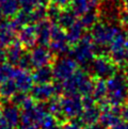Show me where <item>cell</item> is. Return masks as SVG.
<instances>
[{
	"instance_id": "39",
	"label": "cell",
	"mask_w": 128,
	"mask_h": 129,
	"mask_svg": "<svg viewBox=\"0 0 128 129\" xmlns=\"http://www.w3.org/2000/svg\"><path fill=\"white\" fill-rule=\"evenodd\" d=\"M122 4V10L128 13V0H121Z\"/></svg>"
},
{
	"instance_id": "25",
	"label": "cell",
	"mask_w": 128,
	"mask_h": 129,
	"mask_svg": "<svg viewBox=\"0 0 128 129\" xmlns=\"http://www.w3.org/2000/svg\"><path fill=\"white\" fill-rule=\"evenodd\" d=\"M68 7L77 16H81L90 10V0H71Z\"/></svg>"
},
{
	"instance_id": "9",
	"label": "cell",
	"mask_w": 128,
	"mask_h": 129,
	"mask_svg": "<svg viewBox=\"0 0 128 129\" xmlns=\"http://www.w3.org/2000/svg\"><path fill=\"white\" fill-rule=\"evenodd\" d=\"M31 54V60H32V64L33 67H40V66H44V65H49L52 62L53 59V53L51 50H49L46 48V46H38L35 47Z\"/></svg>"
},
{
	"instance_id": "32",
	"label": "cell",
	"mask_w": 128,
	"mask_h": 129,
	"mask_svg": "<svg viewBox=\"0 0 128 129\" xmlns=\"http://www.w3.org/2000/svg\"><path fill=\"white\" fill-rule=\"evenodd\" d=\"M27 98H28V96H27V94L25 93V92H21V93H19V94L15 93L12 96V104L17 106V107H19V106L24 105V103L27 100Z\"/></svg>"
},
{
	"instance_id": "28",
	"label": "cell",
	"mask_w": 128,
	"mask_h": 129,
	"mask_svg": "<svg viewBox=\"0 0 128 129\" xmlns=\"http://www.w3.org/2000/svg\"><path fill=\"white\" fill-rule=\"evenodd\" d=\"M15 68L12 67V64L10 63H1L0 64V82L4 80H8L10 78H13Z\"/></svg>"
},
{
	"instance_id": "35",
	"label": "cell",
	"mask_w": 128,
	"mask_h": 129,
	"mask_svg": "<svg viewBox=\"0 0 128 129\" xmlns=\"http://www.w3.org/2000/svg\"><path fill=\"white\" fill-rule=\"evenodd\" d=\"M49 1L58 4V6H60L61 8H66V7L70 6L71 0H49Z\"/></svg>"
},
{
	"instance_id": "10",
	"label": "cell",
	"mask_w": 128,
	"mask_h": 129,
	"mask_svg": "<svg viewBox=\"0 0 128 129\" xmlns=\"http://www.w3.org/2000/svg\"><path fill=\"white\" fill-rule=\"evenodd\" d=\"M51 27L52 22L47 18L36 22V44H39L40 46H49L50 40H51Z\"/></svg>"
},
{
	"instance_id": "18",
	"label": "cell",
	"mask_w": 128,
	"mask_h": 129,
	"mask_svg": "<svg viewBox=\"0 0 128 129\" xmlns=\"http://www.w3.org/2000/svg\"><path fill=\"white\" fill-rule=\"evenodd\" d=\"M84 31H85V28L82 25V22L80 20H77L74 25L71 26L68 29H66L67 42L71 45H75L84 35Z\"/></svg>"
},
{
	"instance_id": "1",
	"label": "cell",
	"mask_w": 128,
	"mask_h": 129,
	"mask_svg": "<svg viewBox=\"0 0 128 129\" xmlns=\"http://www.w3.org/2000/svg\"><path fill=\"white\" fill-rule=\"evenodd\" d=\"M107 100L112 107H121L128 100V77L115 73L107 80Z\"/></svg>"
},
{
	"instance_id": "8",
	"label": "cell",
	"mask_w": 128,
	"mask_h": 129,
	"mask_svg": "<svg viewBox=\"0 0 128 129\" xmlns=\"http://www.w3.org/2000/svg\"><path fill=\"white\" fill-rule=\"evenodd\" d=\"M77 67H78V63L73 58L61 57L52 66L53 78H56L58 81L66 80L77 71Z\"/></svg>"
},
{
	"instance_id": "16",
	"label": "cell",
	"mask_w": 128,
	"mask_h": 129,
	"mask_svg": "<svg viewBox=\"0 0 128 129\" xmlns=\"http://www.w3.org/2000/svg\"><path fill=\"white\" fill-rule=\"evenodd\" d=\"M15 32L10 20H3L0 24V47H8L15 40Z\"/></svg>"
},
{
	"instance_id": "44",
	"label": "cell",
	"mask_w": 128,
	"mask_h": 129,
	"mask_svg": "<svg viewBox=\"0 0 128 129\" xmlns=\"http://www.w3.org/2000/svg\"><path fill=\"white\" fill-rule=\"evenodd\" d=\"M0 103H1V99H0Z\"/></svg>"
},
{
	"instance_id": "15",
	"label": "cell",
	"mask_w": 128,
	"mask_h": 129,
	"mask_svg": "<svg viewBox=\"0 0 128 129\" xmlns=\"http://www.w3.org/2000/svg\"><path fill=\"white\" fill-rule=\"evenodd\" d=\"M13 79L15 80V83L17 86V90L21 92H27L31 90L33 86V78L32 75L28 73V71L25 70H15L13 74Z\"/></svg>"
},
{
	"instance_id": "5",
	"label": "cell",
	"mask_w": 128,
	"mask_h": 129,
	"mask_svg": "<svg viewBox=\"0 0 128 129\" xmlns=\"http://www.w3.org/2000/svg\"><path fill=\"white\" fill-rule=\"evenodd\" d=\"M109 54L116 65H124L128 62V38L122 31L109 45Z\"/></svg>"
},
{
	"instance_id": "29",
	"label": "cell",
	"mask_w": 128,
	"mask_h": 129,
	"mask_svg": "<svg viewBox=\"0 0 128 129\" xmlns=\"http://www.w3.org/2000/svg\"><path fill=\"white\" fill-rule=\"evenodd\" d=\"M40 126L42 129H56L57 126V121H56V117L53 115H46L44 117V119L41 122Z\"/></svg>"
},
{
	"instance_id": "12",
	"label": "cell",
	"mask_w": 128,
	"mask_h": 129,
	"mask_svg": "<svg viewBox=\"0 0 128 129\" xmlns=\"http://www.w3.org/2000/svg\"><path fill=\"white\" fill-rule=\"evenodd\" d=\"M121 109L120 107H111L103 110L99 116L98 123L104 128H111L121 122Z\"/></svg>"
},
{
	"instance_id": "40",
	"label": "cell",
	"mask_w": 128,
	"mask_h": 129,
	"mask_svg": "<svg viewBox=\"0 0 128 129\" xmlns=\"http://www.w3.org/2000/svg\"><path fill=\"white\" fill-rule=\"evenodd\" d=\"M19 129H35V125H24V124H21V127H19Z\"/></svg>"
},
{
	"instance_id": "21",
	"label": "cell",
	"mask_w": 128,
	"mask_h": 129,
	"mask_svg": "<svg viewBox=\"0 0 128 129\" xmlns=\"http://www.w3.org/2000/svg\"><path fill=\"white\" fill-rule=\"evenodd\" d=\"M77 16L73 10L70 7H66V8H63L62 11H61V14L58 18V21L57 24L60 25L63 29H68L71 26H73L75 22L78 20L77 19Z\"/></svg>"
},
{
	"instance_id": "23",
	"label": "cell",
	"mask_w": 128,
	"mask_h": 129,
	"mask_svg": "<svg viewBox=\"0 0 128 129\" xmlns=\"http://www.w3.org/2000/svg\"><path fill=\"white\" fill-rule=\"evenodd\" d=\"M99 16H100L99 10H89L83 15H81L80 21L82 22V25L84 26L85 29H89L92 28L95 24H97L99 20Z\"/></svg>"
},
{
	"instance_id": "19",
	"label": "cell",
	"mask_w": 128,
	"mask_h": 129,
	"mask_svg": "<svg viewBox=\"0 0 128 129\" xmlns=\"http://www.w3.org/2000/svg\"><path fill=\"white\" fill-rule=\"evenodd\" d=\"M32 78L35 83H48L53 78L52 67H50V65L36 67V70L32 73Z\"/></svg>"
},
{
	"instance_id": "3",
	"label": "cell",
	"mask_w": 128,
	"mask_h": 129,
	"mask_svg": "<svg viewBox=\"0 0 128 129\" xmlns=\"http://www.w3.org/2000/svg\"><path fill=\"white\" fill-rule=\"evenodd\" d=\"M96 51L97 45L95 44L91 34H84L79 42L74 45V48L71 49L70 53L78 64L82 66H89L96 57Z\"/></svg>"
},
{
	"instance_id": "36",
	"label": "cell",
	"mask_w": 128,
	"mask_h": 129,
	"mask_svg": "<svg viewBox=\"0 0 128 129\" xmlns=\"http://www.w3.org/2000/svg\"><path fill=\"white\" fill-rule=\"evenodd\" d=\"M109 129H128V123L127 122H120L116 124L115 126H113Z\"/></svg>"
},
{
	"instance_id": "13",
	"label": "cell",
	"mask_w": 128,
	"mask_h": 129,
	"mask_svg": "<svg viewBox=\"0 0 128 129\" xmlns=\"http://www.w3.org/2000/svg\"><path fill=\"white\" fill-rule=\"evenodd\" d=\"M18 41L24 47L32 48L36 44V30L35 25H26L18 32Z\"/></svg>"
},
{
	"instance_id": "26",
	"label": "cell",
	"mask_w": 128,
	"mask_h": 129,
	"mask_svg": "<svg viewBox=\"0 0 128 129\" xmlns=\"http://www.w3.org/2000/svg\"><path fill=\"white\" fill-rule=\"evenodd\" d=\"M62 9L60 6L53 3V2H50L47 4V8H46V15H47V19H49L50 21L54 24V22L58 21V18L61 14V11Z\"/></svg>"
},
{
	"instance_id": "43",
	"label": "cell",
	"mask_w": 128,
	"mask_h": 129,
	"mask_svg": "<svg viewBox=\"0 0 128 129\" xmlns=\"http://www.w3.org/2000/svg\"><path fill=\"white\" fill-rule=\"evenodd\" d=\"M56 129H60V128H58V127H57V128H56Z\"/></svg>"
},
{
	"instance_id": "38",
	"label": "cell",
	"mask_w": 128,
	"mask_h": 129,
	"mask_svg": "<svg viewBox=\"0 0 128 129\" xmlns=\"http://www.w3.org/2000/svg\"><path fill=\"white\" fill-rule=\"evenodd\" d=\"M7 60V54L4 52V50L2 49V47H0V64L3 63Z\"/></svg>"
},
{
	"instance_id": "17",
	"label": "cell",
	"mask_w": 128,
	"mask_h": 129,
	"mask_svg": "<svg viewBox=\"0 0 128 129\" xmlns=\"http://www.w3.org/2000/svg\"><path fill=\"white\" fill-rule=\"evenodd\" d=\"M24 46L21 45L19 41H13V42L7 47V60L12 65L18 64V61L24 54Z\"/></svg>"
},
{
	"instance_id": "30",
	"label": "cell",
	"mask_w": 128,
	"mask_h": 129,
	"mask_svg": "<svg viewBox=\"0 0 128 129\" xmlns=\"http://www.w3.org/2000/svg\"><path fill=\"white\" fill-rule=\"evenodd\" d=\"M18 66H19L21 70L25 71H29L31 67H33V64H32V60H31V54L30 53H24L21 56V58L18 61Z\"/></svg>"
},
{
	"instance_id": "2",
	"label": "cell",
	"mask_w": 128,
	"mask_h": 129,
	"mask_svg": "<svg viewBox=\"0 0 128 129\" xmlns=\"http://www.w3.org/2000/svg\"><path fill=\"white\" fill-rule=\"evenodd\" d=\"M94 82L85 72L77 70L70 78L63 81V92L65 95H92Z\"/></svg>"
},
{
	"instance_id": "7",
	"label": "cell",
	"mask_w": 128,
	"mask_h": 129,
	"mask_svg": "<svg viewBox=\"0 0 128 129\" xmlns=\"http://www.w3.org/2000/svg\"><path fill=\"white\" fill-rule=\"evenodd\" d=\"M61 108L64 118H78L83 110L80 95H65L63 98H61Z\"/></svg>"
},
{
	"instance_id": "45",
	"label": "cell",
	"mask_w": 128,
	"mask_h": 129,
	"mask_svg": "<svg viewBox=\"0 0 128 129\" xmlns=\"http://www.w3.org/2000/svg\"><path fill=\"white\" fill-rule=\"evenodd\" d=\"M86 129H89V128H86Z\"/></svg>"
},
{
	"instance_id": "41",
	"label": "cell",
	"mask_w": 128,
	"mask_h": 129,
	"mask_svg": "<svg viewBox=\"0 0 128 129\" xmlns=\"http://www.w3.org/2000/svg\"><path fill=\"white\" fill-rule=\"evenodd\" d=\"M3 17H4V14H3L2 10H1V8H0V24L3 21Z\"/></svg>"
},
{
	"instance_id": "6",
	"label": "cell",
	"mask_w": 128,
	"mask_h": 129,
	"mask_svg": "<svg viewBox=\"0 0 128 129\" xmlns=\"http://www.w3.org/2000/svg\"><path fill=\"white\" fill-rule=\"evenodd\" d=\"M90 67L95 77L107 79L116 73L117 65L110 57L102 54V56H97L93 59V61L90 64Z\"/></svg>"
},
{
	"instance_id": "24",
	"label": "cell",
	"mask_w": 128,
	"mask_h": 129,
	"mask_svg": "<svg viewBox=\"0 0 128 129\" xmlns=\"http://www.w3.org/2000/svg\"><path fill=\"white\" fill-rule=\"evenodd\" d=\"M17 86L15 83V80L13 78H10L8 80H4L0 84V96L4 98L12 97L16 93Z\"/></svg>"
},
{
	"instance_id": "37",
	"label": "cell",
	"mask_w": 128,
	"mask_h": 129,
	"mask_svg": "<svg viewBox=\"0 0 128 129\" xmlns=\"http://www.w3.org/2000/svg\"><path fill=\"white\" fill-rule=\"evenodd\" d=\"M121 116L125 119V122L128 123V105H126L124 108L121 110Z\"/></svg>"
},
{
	"instance_id": "14",
	"label": "cell",
	"mask_w": 128,
	"mask_h": 129,
	"mask_svg": "<svg viewBox=\"0 0 128 129\" xmlns=\"http://www.w3.org/2000/svg\"><path fill=\"white\" fill-rule=\"evenodd\" d=\"M100 113H102V110L99 109L98 105H95L90 108H83L81 114L78 117V119H79L78 122L82 126H85V127L94 125V124L98 123Z\"/></svg>"
},
{
	"instance_id": "27",
	"label": "cell",
	"mask_w": 128,
	"mask_h": 129,
	"mask_svg": "<svg viewBox=\"0 0 128 129\" xmlns=\"http://www.w3.org/2000/svg\"><path fill=\"white\" fill-rule=\"evenodd\" d=\"M46 8H47V6L42 4V3H39L38 6H36L33 9V10L30 12V14H31V20H32L33 24H36V22H39L41 20L45 19V18H47Z\"/></svg>"
},
{
	"instance_id": "22",
	"label": "cell",
	"mask_w": 128,
	"mask_h": 129,
	"mask_svg": "<svg viewBox=\"0 0 128 129\" xmlns=\"http://www.w3.org/2000/svg\"><path fill=\"white\" fill-rule=\"evenodd\" d=\"M107 81L102 78H97L96 81L94 82V89H93V97L97 100L100 101L103 99L107 98Z\"/></svg>"
},
{
	"instance_id": "20",
	"label": "cell",
	"mask_w": 128,
	"mask_h": 129,
	"mask_svg": "<svg viewBox=\"0 0 128 129\" xmlns=\"http://www.w3.org/2000/svg\"><path fill=\"white\" fill-rule=\"evenodd\" d=\"M2 116L11 127H16L20 121V114L18 112L17 106L13 104H9L4 106L2 110Z\"/></svg>"
},
{
	"instance_id": "11",
	"label": "cell",
	"mask_w": 128,
	"mask_h": 129,
	"mask_svg": "<svg viewBox=\"0 0 128 129\" xmlns=\"http://www.w3.org/2000/svg\"><path fill=\"white\" fill-rule=\"evenodd\" d=\"M57 95L54 84L48 83H36L35 86L31 87V96L32 98L38 101H47L51 97Z\"/></svg>"
},
{
	"instance_id": "33",
	"label": "cell",
	"mask_w": 128,
	"mask_h": 129,
	"mask_svg": "<svg viewBox=\"0 0 128 129\" xmlns=\"http://www.w3.org/2000/svg\"><path fill=\"white\" fill-rule=\"evenodd\" d=\"M81 101H82V106H83V108H90V107H93V106L96 105V104H95L96 99L93 97V95H85V96H82Z\"/></svg>"
},
{
	"instance_id": "4",
	"label": "cell",
	"mask_w": 128,
	"mask_h": 129,
	"mask_svg": "<svg viewBox=\"0 0 128 129\" xmlns=\"http://www.w3.org/2000/svg\"><path fill=\"white\" fill-rule=\"evenodd\" d=\"M91 36L97 47H109V45L112 43L114 38L121 32V29L115 26L108 25L105 22H97L92 28Z\"/></svg>"
},
{
	"instance_id": "34",
	"label": "cell",
	"mask_w": 128,
	"mask_h": 129,
	"mask_svg": "<svg viewBox=\"0 0 128 129\" xmlns=\"http://www.w3.org/2000/svg\"><path fill=\"white\" fill-rule=\"evenodd\" d=\"M63 129H82V125L79 122H70L64 125Z\"/></svg>"
},
{
	"instance_id": "31",
	"label": "cell",
	"mask_w": 128,
	"mask_h": 129,
	"mask_svg": "<svg viewBox=\"0 0 128 129\" xmlns=\"http://www.w3.org/2000/svg\"><path fill=\"white\" fill-rule=\"evenodd\" d=\"M18 2L21 10H25L27 12H31L40 3L39 0H18Z\"/></svg>"
},
{
	"instance_id": "42",
	"label": "cell",
	"mask_w": 128,
	"mask_h": 129,
	"mask_svg": "<svg viewBox=\"0 0 128 129\" xmlns=\"http://www.w3.org/2000/svg\"><path fill=\"white\" fill-rule=\"evenodd\" d=\"M126 36H127V38H128V29H127V34H126Z\"/></svg>"
}]
</instances>
